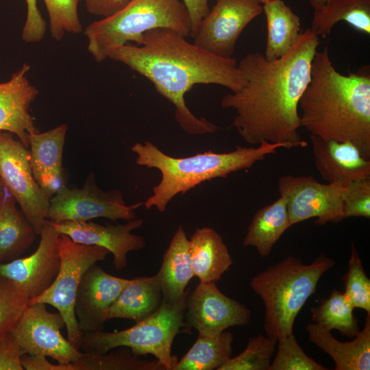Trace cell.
Returning <instances> with one entry per match:
<instances>
[{"label": "cell", "instance_id": "obj_6", "mask_svg": "<svg viewBox=\"0 0 370 370\" xmlns=\"http://www.w3.org/2000/svg\"><path fill=\"white\" fill-rule=\"evenodd\" d=\"M166 28L190 36L187 10L180 0H130L114 14L90 23L84 31L88 51L101 62L119 47L134 42L138 45L143 34Z\"/></svg>", "mask_w": 370, "mask_h": 370}, {"label": "cell", "instance_id": "obj_17", "mask_svg": "<svg viewBox=\"0 0 370 370\" xmlns=\"http://www.w3.org/2000/svg\"><path fill=\"white\" fill-rule=\"evenodd\" d=\"M51 223L60 234H66L74 242L106 249L112 254L113 264L117 271L127 267L129 252L145 247L144 238L132 233L143 225L142 219H134L125 224L115 225H102L91 221Z\"/></svg>", "mask_w": 370, "mask_h": 370}, {"label": "cell", "instance_id": "obj_13", "mask_svg": "<svg viewBox=\"0 0 370 370\" xmlns=\"http://www.w3.org/2000/svg\"><path fill=\"white\" fill-rule=\"evenodd\" d=\"M262 12L260 0H216L193 37V43L215 56L232 58L242 32Z\"/></svg>", "mask_w": 370, "mask_h": 370}, {"label": "cell", "instance_id": "obj_14", "mask_svg": "<svg viewBox=\"0 0 370 370\" xmlns=\"http://www.w3.org/2000/svg\"><path fill=\"white\" fill-rule=\"evenodd\" d=\"M60 233L45 221L36 250L30 256L0 263V275L19 286L29 299L43 293L55 280L60 266L57 241Z\"/></svg>", "mask_w": 370, "mask_h": 370}, {"label": "cell", "instance_id": "obj_43", "mask_svg": "<svg viewBox=\"0 0 370 370\" xmlns=\"http://www.w3.org/2000/svg\"><path fill=\"white\" fill-rule=\"evenodd\" d=\"M326 0H310V3L314 9H317L324 4Z\"/></svg>", "mask_w": 370, "mask_h": 370}, {"label": "cell", "instance_id": "obj_1", "mask_svg": "<svg viewBox=\"0 0 370 370\" xmlns=\"http://www.w3.org/2000/svg\"><path fill=\"white\" fill-rule=\"evenodd\" d=\"M319 45V36L310 28L280 58L269 60L260 52L241 58L238 67L244 86L223 96L221 106L235 110L233 125L247 143H280L290 148L308 145L298 132V109Z\"/></svg>", "mask_w": 370, "mask_h": 370}, {"label": "cell", "instance_id": "obj_42", "mask_svg": "<svg viewBox=\"0 0 370 370\" xmlns=\"http://www.w3.org/2000/svg\"><path fill=\"white\" fill-rule=\"evenodd\" d=\"M90 14L102 18L110 16L125 6L130 0H82Z\"/></svg>", "mask_w": 370, "mask_h": 370}, {"label": "cell", "instance_id": "obj_15", "mask_svg": "<svg viewBox=\"0 0 370 370\" xmlns=\"http://www.w3.org/2000/svg\"><path fill=\"white\" fill-rule=\"evenodd\" d=\"M186 317L199 335L215 336L227 328L245 325L251 319V312L241 303L228 297L217 287L215 282H199L188 295Z\"/></svg>", "mask_w": 370, "mask_h": 370}, {"label": "cell", "instance_id": "obj_10", "mask_svg": "<svg viewBox=\"0 0 370 370\" xmlns=\"http://www.w3.org/2000/svg\"><path fill=\"white\" fill-rule=\"evenodd\" d=\"M144 203L127 205L121 191H103L96 184L95 175L90 173L81 188L64 186L50 199L47 219L59 223L88 221L95 218L112 221L135 219V210Z\"/></svg>", "mask_w": 370, "mask_h": 370}, {"label": "cell", "instance_id": "obj_18", "mask_svg": "<svg viewBox=\"0 0 370 370\" xmlns=\"http://www.w3.org/2000/svg\"><path fill=\"white\" fill-rule=\"evenodd\" d=\"M29 70L25 63L8 81L0 83V131L16 136L27 148L30 136L40 132L29 112L38 95L27 78Z\"/></svg>", "mask_w": 370, "mask_h": 370}, {"label": "cell", "instance_id": "obj_36", "mask_svg": "<svg viewBox=\"0 0 370 370\" xmlns=\"http://www.w3.org/2000/svg\"><path fill=\"white\" fill-rule=\"evenodd\" d=\"M278 351L268 370H326L306 354L293 333L278 339Z\"/></svg>", "mask_w": 370, "mask_h": 370}, {"label": "cell", "instance_id": "obj_21", "mask_svg": "<svg viewBox=\"0 0 370 370\" xmlns=\"http://www.w3.org/2000/svg\"><path fill=\"white\" fill-rule=\"evenodd\" d=\"M306 331L310 341L332 358L335 370L370 369V312L362 330L351 341H338L331 331L315 323H308Z\"/></svg>", "mask_w": 370, "mask_h": 370}, {"label": "cell", "instance_id": "obj_41", "mask_svg": "<svg viewBox=\"0 0 370 370\" xmlns=\"http://www.w3.org/2000/svg\"><path fill=\"white\" fill-rule=\"evenodd\" d=\"M210 0H182L187 12L188 14L190 32V36L193 37L195 34L200 23L203 18L209 13Z\"/></svg>", "mask_w": 370, "mask_h": 370}, {"label": "cell", "instance_id": "obj_39", "mask_svg": "<svg viewBox=\"0 0 370 370\" xmlns=\"http://www.w3.org/2000/svg\"><path fill=\"white\" fill-rule=\"evenodd\" d=\"M25 354L10 332L0 337V370H23L21 358Z\"/></svg>", "mask_w": 370, "mask_h": 370}, {"label": "cell", "instance_id": "obj_26", "mask_svg": "<svg viewBox=\"0 0 370 370\" xmlns=\"http://www.w3.org/2000/svg\"><path fill=\"white\" fill-rule=\"evenodd\" d=\"M292 225L284 195L272 204L260 208L254 214L243 241L244 246L255 247L264 258L284 232Z\"/></svg>", "mask_w": 370, "mask_h": 370}, {"label": "cell", "instance_id": "obj_9", "mask_svg": "<svg viewBox=\"0 0 370 370\" xmlns=\"http://www.w3.org/2000/svg\"><path fill=\"white\" fill-rule=\"evenodd\" d=\"M27 148L10 132L0 131V178L39 235L47 221L51 197L36 182Z\"/></svg>", "mask_w": 370, "mask_h": 370}, {"label": "cell", "instance_id": "obj_5", "mask_svg": "<svg viewBox=\"0 0 370 370\" xmlns=\"http://www.w3.org/2000/svg\"><path fill=\"white\" fill-rule=\"evenodd\" d=\"M334 264L324 254L309 264L289 256L251 279L250 287L265 308L264 330L267 336L278 341L293 334L296 317L315 292L321 276Z\"/></svg>", "mask_w": 370, "mask_h": 370}, {"label": "cell", "instance_id": "obj_38", "mask_svg": "<svg viewBox=\"0 0 370 370\" xmlns=\"http://www.w3.org/2000/svg\"><path fill=\"white\" fill-rule=\"evenodd\" d=\"M27 17L22 32V38L26 42L42 40L46 32V23L37 5V0H26Z\"/></svg>", "mask_w": 370, "mask_h": 370}, {"label": "cell", "instance_id": "obj_45", "mask_svg": "<svg viewBox=\"0 0 370 370\" xmlns=\"http://www.w3.org/2000/svg\"><path fill=\"white\" fill-rule=\"evenodd\" d=\"M262 3H266L267 1H271V0H260Z\"/></svg>", "mask_w": 370, "mask_h": 370}, {"label": "cell", "instance_id": "obj_24", "mask_svg": "<svg viewBox=\"0 0 370 370\" xmlns=\"http://www.w3.org/2000/svg\"><path fill=\"white\" fill-rule=\"evenodd\" d=\"M5 188L0 197V263L18 258L34 242L37 234Z\"/></svg>", "mask_w": 370, "mask_h": 370}, {"label": "cell", "instance_id": "obj_22", "mask_svg": "<svg viewBox=\"0 0 370 370\" xmlns=\"http://www.w3.org/2000/svg\"><path fill=\"white\" fill-rule=\"evenodd\" d=\"M163 301L173 304L188 291L186 287L194 276L191 264L189 239L180 225L166 250L160 269L156 274Z\"/></svg>", "mask_w": 370, "mask_h": 370}, {"label": "cell", "instance_id": "obj_31", "mask_svg": "<svg viewBox=\"0 0 370 370\" xmlns=\"http://www.w3.org/2000/svg\"><path fill=\"white\" fill-rule=\"evenodd\" d=\"M72 364L75 370H164L157 360H142L127 347L104 354L82 352Z\"/></svg>", "mask_w": 370, "mask_h": 370}, {"label": "cell", "instance_id": "obj_19", "mask_svg": "<svg viewBox=\"0 0 370 370\" xmlns=\"http://www.w3.org/2000/svg\"><path fill=\"white\" fill-rule=\"evenodd\" d=\"M314 164L328 183L346 186L352 181L370 177V160L349 141L323 140L310 135Z\"/></svg>", "mask_w": 370, "mask_h": 370}, {"label": "cell", "instance_id": "obj_32", "mask_svg": "<svg viewBox=\"0 0 370 370\" xmlns=\"http://www.w3.org/2000/svg\"><path fill=\"white\" fill-rule=\"evenodd\" d=\"M276 343L262 334L252 337L239 355L229 358L218 370H268Z\"/></svg>", "mask_w": 370, "mask_h": 370}, {"label": "cell", "instance_id": "obj_3", "mask_svg": "<svg viewBox=\"0 0 370 370\" xmlns=\"http://www.w3.org/2000/svg\"><path fill=\"white\" fill-rule=\"evenodd\" d=\"M301 127L323 140L349 141L370 160V73L365 66L343 75L326 46L317 51L299 100Z\"/></svg>", "mask_w": 370, "mask_h": 370}, {"label": "cell", "instance_id": "obj_37", "mask_svg": "<svg viewBox=\"0 0 370 370\" xmlns=\"http://www.w3.org/2000/svg\"><path fill=\"white\" fill-rule=\"evenodd\" d=\"M344 219L349 217L370 218V177L349 183L342 194Z\"/></svg>", "mask_w": 370, "mask_h": 370}, {"label": "cell", "instance_id": "obj_20", "mask_svg": "<svg viewBox=\"0 0 370 370\" xmlns=\"http://www.w3.org/2000/svg\"><path fill=\"white\" fill-rule=\"evenodd\" d=\"M66 124H61L45 132L30 136V166L40 187L51 197L66 186L62 167V154Z\"/></svg>", "mask_w": 370, "mask_h": 370}, {"label": "cell", "instance_id": "obj_35", "mask_svg": "<svg viewBox=\"0 0 370 370\" xmlns=\"http://www.w3.org/2000/svg\"><path fill=\"white\" fill-rule=\"evenodd\" d=\"M49 17L51 37L60 41L66 32L78 34L82 31L77 5L80 0H43Z\"/></svg>", "mask_w": 370, "mask_h": 370}, {"label": "cell", "instance_id": "obj_30", "mask_svg": "<svg viewBox=\"0 0 370 370\" xmlns=\"http://www.w3.org/2000/svg\"><path fill=\"white\" fill-rule=\"evenodd\" d=\"M354 308L343 293L333 289L329 297L310 309L312 320L326 330H336L342 335L355 337L360 332Z\"/></svg>", "mask_w": 370, "mask_h": 370}, {"label": "cell", "instance_id": "obj_28", "mask_svg": "<svg viewBox=\"0 0 370 370\" xmlns=\"http://www.w3.org/2000/svg\"><path fill=\"white\" fill-rule=\"evenodd\" d=\"M339 21L360 32L370 34V0H326L314 9L311 30L325 38Z\"/></svg>", "mask_w": 370, "mask_h": 370}, {"label": "cell", "instance_id": "obj_29", "mask_svg": "<svg viewBox=\"0 0 370 370\" xmlns=\"http://www.w3.org/2000/svg\"><path fill=\"white\" fill-rule=\"evenodd\" d=\"M234 336L223 332L215 336L199 335L188 352L176 363L173 370L218 369L232 355Z\"/></svg>", "mask_w": 370, "mask_h": 370}, {"label": "cell", "instance_id": "obj_44", "mask_svg": "<svg viewBox=\"0 0 370 370\" xmlns=\"http://www.w3.org/2000/svg\"><path fill=\"white\" fill-rule=\"evenodd\" d=\"M4 190H5V187H4L3 183H2L1 180V178H0V197L2 195Z\"/></svg>", "mask_w": 370, "mask_h": 370}, {"label": "cell", "instance_id": "obj_27", "mask_svg": "<svg viewBox=\"0 0 370 370\" xmlns=\"http://www.w3.org/2000/svg\"><path fill=\"white\" fill-rule=\"evenodd\" d=\"M262 6L267 27L264 55L269 60L278 59L291 50L302 32L300 18L282 0H271Z\"/></svg>", "mask_w": 370, "mask_h": 370}, {"label": "cell", "instance_id": "obj_23", "mask_svg": "<svg viewBox=\"0 0 370 370\" xmlns=\"http://www.w3.org/2000/svg\"><path fill=\"white\" fill-rule=\"evenodd\" d=\"M189 249L194 276L202 283L219 280L233 263L221 235L208 227L196 229Z\"/></svg>", "mask_w": 370, "mask_h": 370}, {"label": "cell", "instance_id": "obj_2", "mask_svg": "<svg viewBox=\"0 0 370 370\" xmlns=\"http://www.w3.org/2000/svg\"><path fill=\"white\" fill-rule=\"evenodd\" d=\"M176 32L157 28L143 34L140 43L126 44L109 59L120 62L147 78L175 107V119L186 132L212 133L217 127L196 116L188 108L186 94L197 84H216L236 92L245 80L236 60L209 53Z\"/></svg>", "mask_w": 370, "mask_h": 370}, {"label": "cell", "instance_id": "obj_34", "mask_svg": "<svg viewBox=\"0 0 370 370\" xmlns=\"http://www.w3.org/2000/svg\"><path fill=\"white\" fill-rule=\"evenodd\" d=\"M345 282L344 294L352 306L370 312V280L367 276L359 254L352 243L348 270L343 277Z\"/></svg>", "mask_w": 370, "mask_h": 370}, {"label": "cell", "instance_id": "obj_40", "mask_svg": "<svg viewBox=\"0 0 370 370\" xmlns=\"http://www.w3.org/2000/svg\"><path fill=\"white\" fill-rule=\"evenodd\" d=\"M21 362L25 370H75L72 363L55 365L43 355L25 354L21 356Z\"/></svg>", "mask_w": 370, "mask_h": 370}, {"label": "cell", "instance_id": "obj_25", "mask_svg": "<svg viewBox=\"0 0 370 370\" xmlns=\"http://www.w3.org/2000/svg\"><path fill=\"white\" fill-rule=\"evenodd\" d=\"M162 295L156 275L131 279L110 307L108 320L127 319L138 322L158 308Z\"/></svg>", "mask_w": 370, "mask_h": 370}, {"label": "cell", "instance_id": "obj_11", "mask_svg": "<svg viewBox=\"0 0 370 370\" xmlns=\"http://www.w3.org/2000/svg\"><path fill=\"white\" fill-rule=\"evenodd\" d=\"M278 188L286 198L292 225L311 218L319 225L344 219L342 194L345 186L338 183L322 184L309 175H285L279 178Z\"/></svg>", "mask_w": 370, "mask_h": 370}, {"label": "cell", "instance_id": "obj_4", "mask_svg": "<svg viewBox=\"0 0 370 370\" xmlns=\"http://www.w3.org/2000/svg\"><path fill=\"white\" fill-rule=\"evenodd\" d=\"M279 148L291 149L284 143L263 141L258 147L237 146L230 152L208 151L182 158L169 156L149 141L136 143L131 149L137 156L136 164L160 171L161 180L144 206L162 212L177 194H184L205 181L249 169Z\"/></svg>", "mask_w": 370, "mask_h": 370}, {"label": "cell", "instance_id": "obj_7", "mask_svg": "<svg viewBox=\"0 0 370 370\" xmlns=\"http://www.w3.org/2000/svg\"><path fill=\"white\" fill-rule=\"evenodd\" d=\"M188 293L173 304L162 300L154 312L129 328L83 333L80 351L104 354L127 347L138 356L151 354L164 370H173L178 359L171 354V347L184 325Z\"/></svg>", "mask_w": 370, "mask_h": 370}, {"label": "cell", "instance_id": "obj_33", "mask_svg": "<svg viewBox=\"0 0 370 370\" xmlns=\"http://www.w3.org/2000/svg\"><path fill=\"white\" fill-rule=\"evenodd\" d=\"M29 300L19 286L0 275V337L14 327L28 306Z\"/></svg>", "mask_w": 370, "mask_h": 370}, {"label": "cell", "instance_id": "obj_12", "mask_svg": "<svg viewBox=\"0 0 370 370\" xmlns=\"http://www.w3.org/2000/svg\"><path fill=\"white\" fill-rule=\"evenodd\" d=\"M46 304H28L10 332L25 354L43 355L60 364L76 361L82 352L62 334L65 325L62 314L48 311Z\"/></svg>", "mask_w": 370, "mask_h": 370}, {"label": "cell", "instance_id": "obj_8", "mask_svg": "<svg viewBox=\"0 0 370 370\" xmlns=\"http://www.w3.org/2000/svg\"><path fill=\"white\" fill-rule=\"evenodd\" d=\"M60 258L58 273L51 285L28 304L44 303L54 307L65 322L67 339L80 350L83 332L79 328L74 306L76 293L85 272L92 264L106 258L109 251L101 247L74 242L60 234L57 241Z\"/></svg>", "mask_w": 370, "mask_h": 370}, {"label": "cell", "instance_id": "obj_16", "mask_svg": "<svg viewBox=\"0 0 370 370\" xmlns=\"http://www.w3.org/2000/svg\"><path fill=\"white\" fill-rule=\"evenodd\" d=\"M130 280L112 275L96 264L88 269L77 288L74 306L83 333L103 330L110 307Z\"/></svg>", "mask_w": 370, "mask_h": 370}]
</instances>
